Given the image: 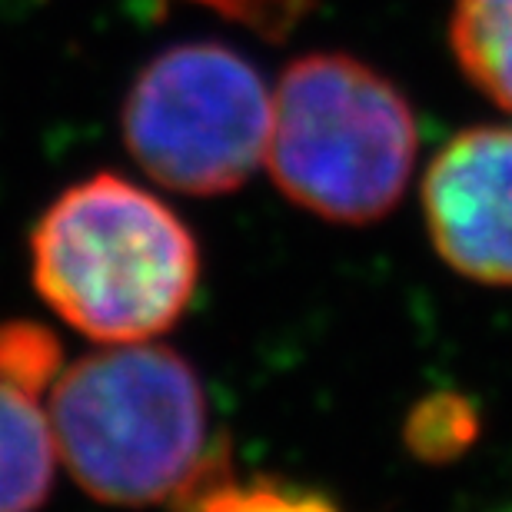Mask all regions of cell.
Here are the masks:
<instances>
[{
    "mask_svg": "<svg viewBox=\"0 0 512 512\" xmlns=\"http://www.w3.org/2000/svg\"><path fill=\"white\" fill-rule=\"evenodd\" d=\"M47 419L70 476L110 506L187 499L220 459L207 456V396L193 366L147 340L57 373Z\"/></svg>",
    "mask_w": 512,
    "mask_h": 512,
    "instance_id": "6da1fadb",
    "label": "cell"
},
{
    "mask_svg": "<svg viewBox=\"0 0 512 512\" xmlns=\"http://www.w3.org/2000/svg\"><path fill=\"white\" fill-rule=\"evenodd\" d=\"M34 283L77 333L143 343L187 313L200 250L163 200L117 173H97L60 193L37 223Z\"/></svg>",
    "mask_w": 512,
    "mask_h": 512,
    "instance_id": "7a4b0ae2",
    "label": "cell"
},
{
    "mask_svg": "<svg viewBox=\"0 0 512 512\" xmlns=\"http://www.w3.org/2000/svg\"><path fill=\"white\" fill-rule=\"evenodd\" d=\"M419 130L396 84L350 54H306L273 87L266 163L283 197L333 223L383 220L409 187Z\"/></svg>",
    "mask_w": 512,
    "mask_h": 512,
    "instance_id": "3957f363",
    "label": "cell"
},
{
    "mask_svg": "<svg viewBox=\"0 0 512 512\" xmlns=\"http://www.w3.org/2000/svg\"><path fill=\"white\" fill-rule=\"evenodd\" d=\"M273 90L237 50L180 44L153 57L124 104V140L167 190L220 197L266 163Z\"/></svg>",
    "mask_w": 512,
    "mask_h": 512,
    "instance_id": "277c9868",
    "label": "cell"
},
{
    "mask_svg": "<svg viewBox=\"0 0 512 512\" xmlns=\"http://www.w3.org/2000/svg\"><path fill=\"white\" fill-rule=\"evenodd\" d=\"M423 217L459 276L512 286V127H469L436 153L423 177Z\"/></svg>",
    "mask_w": 512,
    "mask_h": 512,
    "instance_id": "5b68a950",
    "label": "cell"
},
{
    "mask_svg": "<svg viewBox=\"0 0 512 512\" xmlns=\"http://www.w3.org/2000/svg\"><path fill=\"white\" fill-rule=\"evenodd\" d=\"M37 389L0 373V512H34L54 483V429Z\"/></svg>",
    "mask_w": 512,
    "mask_h": 512,
    "instance_id": "8992f818",
    "label": "cell"
},
{
    "mask_svg": "<svg viewBox=\"0 0 512 512\" xmlns=\"http://www.w3.org/2000/svg\"><path fill=\"white\" fill-rule=\"evenodd\" d=\"M449 47L469 84L512 114V0H453Z\"/></svg>",
    "mask_w": 512,
    "mask_h": 512,
    "instance_id": "52a82bcc",
    "label": "cell"
},
{
    "mask_svg": "<svg viewBox=\"0 0 512 512\" xmlns=\"http://www.w3.org/2000/svg\"><path fill=\"white\" fill-rule=\"evenodd\" d=\"M220 473V459L217 466L203 476V483L183 499L187 509L183 512H336L326 499L310 496V493H293L276 483H233L230 473Z\"/></svg>",
    "mask_w": 512,
    "mask_h": 512,
    "instance_id": "ba28073f",
    "label": "cell"
},
{
    "mask_svg": "<svg viewBox=\"0 0 512 512\" xmlns=\"http://www.w3.org/2000/svg\"><path fill=\"white\" fill-rule=\"evenodd\" d=\"M0 373L37 393H47L60 373L57 340L30 323L0 326Z\"/></svg>",
    "mask_w": 512,
    "mask_h": 512,
    "instance_id": "9c48e42d",
    "label": "cell"
},
{
    "mask_svg": "<svg viewBox=\"0 0 512 512\" xmlns=\"http://www.w3.org/2000/svg\"><path fill=\"white\" fill-rule=\"evenodd\" d=\"M476 419L466 409L463 399H429L413 413L406 426V439L413 446V453L426 459H443L456 449L466 446V439L473 436Z\"/></svg>",
    "mask_w": 512,
    "mask_h": 512,
    "instance_id": "30bf717a",
    "label": "cell"
},
{
    "mask_svg": "<svg viewBox=\"0 0 512 512\" xmlns=\"http://www.w3.org/2000/svg\"><path fill=\"white\" fill-rule=\"evenodd\" d=\"M503 512H512V509H503Z\"/></svg>",
    "mask_w": 512,
    "mask_h": 512,
    "instance_id": "8fae6325",
    "label": "cell"
}]
</instances>
